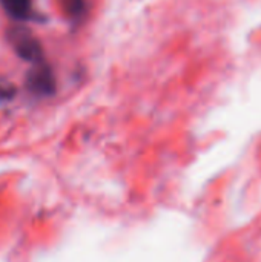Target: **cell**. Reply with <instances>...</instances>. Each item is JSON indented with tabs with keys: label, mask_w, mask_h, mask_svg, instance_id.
<instances>
[{
	"label": "cell",
	"mask_w": 261,
	"mask_h": 262,
	"mask_svg": "<svg viewBox=\"0 0 261 262\" xmlns=\"http://www.w3.org/2000/svg\"><path fill=\"white\" fill-rule=\"evenodd\" d=\"M26 88L28 91L42 98V97H51L55 92V77L52 69L42 60L38 63H34V66L26 74Z\"/></svg>",
	"instance_id": "7a4b0ae2"
},
{
	"label": "cell",
	"mask_w": 261,
	"mask_h": 262,
	"mask_svg": "<svg viewBox=\"0 0 261 262\" xmlns=\"http://www.w3.org/2000/svg\"><path fill=\"white\" fill-rule=\"evenodd\" d=\"M60 6L65 11V14L74 21L83 18L86 14V2L85 0H60Z\"/></svg>",
	"instance_id": "277c9868"
},
{
	"label": "cell",
	"mask_w": 261,
	"mask_h": 262,
	"mask_svg": "<svg viewBox=\"0 0 261 262\" xmlns=\"http://www.w3.org/2000/svg\"><path fill=\"white\" fill-rule=\"evenodd\" d=\"M15 95V88L12 84H0V103H5V101H11Z\"/></svg>",
	"instance_id": "5b68a950"
},
{
	"label": "cell",
	"mask_w": 261,
	"mask_h": 262,
	"mask_svg": "<svg viewBox=\"0 0 261 262\" xmlns=\"http://www.w3.org/2000/svg\"><path fill=\"white\" fill-rule=\"evenodd\" d=\"M8 38L17 52V55L31 63H38L43 60V49L40 41L31 34L29 29L23 26H12L8 32Z\"/></svg>",
	"instance_id": "6da1fadb"
},
{
	"label": "cell",
	"mask_w": 261,
	"mask_h": 262,
	"mask_svg": "<svg viewBox=\"0 0 261 262\" xmlns=\"http://www.w3.org/2000/svg\"><path fill=\"white\" fill-rule=\"evenodd\" d=\"M0 5L17 21H25L32 15V0H0Z\"/></svg>",
	"instance_id": "3957f363"
}]
</instances>
